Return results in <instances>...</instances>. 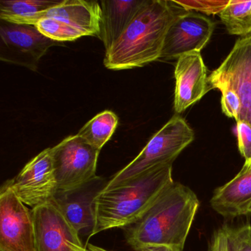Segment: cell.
<instances>
[{"instance_id":"cell-1","label":"cell","mask_w":251,"mask_h":251,"mask_svg":"<svg viewBox=\"0 0 251 251\" xmlns=\"http://www.w3.org/2000/svg\"><path fill=\"white\" fill-rule=\"evenodd\" d=\"M199 205L190 188L174 182L139 221L127 227V244L136 251L155 245L183 250Z\"/></svg>"},{"instance_id":"cell-2","label":"cell","mask_w":251,"mask_h":251,"mask_svg":"<svg viewBox=\"0 0 251 251\" xmlns=\"http://www.w3.org/2000/svg\"><path fill=\"white\" fill-rule=\"evenodd\" d=\"M174 182L173 163H170L124 184L102 189L94 200V227L89 236L135 224Z\"/></svg>"},{"instance_id":"cell-3","label":"cell","mask_w":251,"mask_h":251,"mask_svg":"<svg viewBox=\"0 0 251 251\" xmlns=\"http://www.w3.org/2000/svg\"><path fill=\"white\" fill-rule=\"evenodd\" d=\"M173 1L148 0L120 39L105 51L108 70L142 67L160 59L166 35L180 14Z\"/></svg>"},{"instance_id":"cell-4","label":"cell","mask_w":251,"mask_h":251,"mask_svg":"<svg viewBox=\"0 0 251 251\" xmlns=\"http://www.w3.org/2000/svg\"><path fill=\"white\" fill-rule=\"evenodd\" d=\"M195 139V133L184 119L175 114L147 144L139 155L106 183L104 190L124 184L149 170L174 162Z\"/></svg>"},{"instance_id":"cell-5","label":"cell","mask_w":251,"mask_h":251,"mask_svg":"<svg viewBox=\"0 0 251 251\" xmlns=\"http://www.w3.org/2000/svg\"><path fill=\"white\" fill-rule=\"evenodd\" d=\"M58 192L67 193L98 179L97 164L100 151L78 135H73L51 148Z\"/></svg>"},{"instance_id":"cell-6","label":"cell","mask_w":251,"mask_h":251,"mask_svg":"<svg viewBox=\"0 0 251 251\" xmlns=\"http://www.w3.org/2000/svg\"><path fill=\"white\" fill-rule=\"evenodd\" d=\"M208 83L211 89L231 90L237 95L242 105L239 120L251 126V34L236 41L226 59L210 75Z\"/></svg>"},{"instance_id":"cell-7","label":"cell","mask_w":251,"mask_h":251,"mask_svg":"<svg viewBox=\"0 0 251 251\" xmlns=\"http://www.w3.org/2000/svg\"><path fill=\"white\" fill-rule=\"evenodd\" d=\"M59 42L42 34L35 25H19L1 20L0 60L36 72L48 50Z\"/></svg>"},{"instance_id":"cell-8","label":"cell","mask_w":251,"mask_h":251,"mask_svg":"<svg viewBox=\"0 0 251 251\" xmlns=\"http://www.w3.org/2000/svg\"><path fill=\"white\" fill-rule=\"evenodd\" d=\"M0 251H35L31 211L7 180L0 189Z\"/></svg>"},{"instance_id":"cell-9","label":"cell","mask_w":251,"mask_h":251,"mask_svg":"<svg viewBox=\"0 0 251 251\" xmlns=\"http://www.w3.org/2000/svg\"><path fill=\"white\" fill-rule=\"evenodd\" d=\"M35 251H85L79 232L67 220L54 200L31 210Z\"/></svg>"},{"instance_id":"cell-10","label":"cell","mask_w":251,"mask_h":251,"mask_svg":"<svg viewBox=\"0 0 251 251\" xmlns=\"http://www.w3.org/2000/svg\"><path fill=\"white\" fill-rule=\"evenodd\" d=\"M10 181L13 190L25 205L33 208L50 202L58 192L51 148L32 158Z\"/></svg>"},{"instance_id":"cell-11","label":"cell","mask_w":251,"mask_h":251,"mask_svg":"<svg viewBox=\"0 0 251 251\" xmlns=\"http://www.w3.org/2000/svg\"><path fill=\"white\" fill-rule=\"evenodd\" d=\"M214 22L195 11L180 13L166 35L161 58L170 60L192 52H201L214 33Z\"/></svg>"},{"instance_id":"cell-12","label":"cell","mask_w":251,"mask_h":251,"mask_svg":"<svg viewBox=\"0 0 251 251\" xmlns=\"http://www.w3.org/2000/svg\"><path fill=\"white\" fill-rule=\"evenodd\" d=\"M174 75V110L176 114H180L211 90L206 67L201 52H189L179 57Z\"/></svg>"},{"instance_id":"cell-13","label":"cell","mask_w":251,"mask_h":251,"mask_svg":"<svg viewBox=\"0 0 251 251\" xmlns=\"http://www.w3.org/2000/svg\"><path fill=\"white\" fill-rule=\"evenodd\" d=\"M44 18H52L80 30L85 36L99 38L102 8L97 1L63 0L62 2L35 17L33 25Z\"/></svg>"},{"instance_id":"cell-14","label":"cell","mask_w":251,"mask_h":251,"mask_svg":"<svg viewBox=\"0 0 251 251\" xmlns=\"http://www.w3.org/2000/svg\"><path fill=\"white\" fill-rule=\"evenodd\" d=\"M210 205L226 218L251 214V170L239 172L230 181L217 188Z\"/></svg>"},{"instance_id":"cell-15","label":"cell","mask_w":251,"mask_h":251,"mask_svg":"<svg viewBox=\"0 0 251 251\" xmlns=\"http://www.w3.org/2000/svg\"><path fill=\"white\" fill-rule=\"evenodd\" d=\"M148 0L101 1L102 20L99 39L108 50L124 33Z\"/></svg>"},{"instance_id":"cell-16","label":"cell","mask_w":251,"mask_h":251,"mask_svg":"<svg viewBox=\"0 0 251 251\" xmlns=\"http://www.w3.org/2000/svg\"><path fill=\"white\" fill-rule=\"evenodd\" d=\"M94 181L67 193H56L53 198L67 220L79 233L89 228L91 233L93 229L94 200L102 191L92 192L91 186Z\"/></svg>"},{"instance_id":"cell-17","label":"cell","mask_w":251,"mask_h":251,"mask_svg":"<svg viewBox=\"0 0 251 251\" xmlns=\"http://www.w3.org/2000/svg\"><path fill=\"white\" fill-rule=\"evenodd\" d=\"M63 0H1L0 20L33 25L36 16L59 5Z\"/></svg>"},{"instance_id":"cell-18","label":"cell","mask_w":251,"mask_h":251,"mask_svg":"<svg viewBox=\"0 0 251 251\" xmlns=\"http://www.w3.org/2000/svg\"><path fill=\"white\" fill-rule=\"evenodd\" d=\"M208 251H251V225H223L213 233Z\"/></svg>"},{"instance_id":"cell-19","label":"cell","mask_w":251,"mask_h":251,"mask_svg":"<svg viewBox=\"0 0 251 251\" xmlns=\"http://www.w3.org/2000/svg\"><path fill=\"white\" fill-rule=\"evenodd\" d=\"M117 125L118 117L114 112L102 111L85 124L77 135L100 151L114 134Z\"/></svg>"},{"instance_id":"cell-20","label":"cell","mask_w":251,"mask_h":251,"mask_svg":"<svg viewBox=\"0 0 251 251\" xmlns=\"http://www.w3.org/2000/svg\"><path fill=\"white\" fill-rule=\"evenodd\" d=\"M219 16L229 34L242 37L251 34V0H230Z\"/></svg>"},{"instance_id":"cell-21","label":"cell","mask_w":251,"mask_h":251,"mask_svg":"<svg viewBox=\"0 0 251 251\" xmlns=\"http://www.w3.org/2000/svg\"><path fill=\"white\" fill-rule=\"evenodd\" d=\"M36 28L47 37L55 42H73L85 35L80 30L63 24L61 22L52 18H44L39 20Z\"/></svg>"},{"instance_id":"cell-22","label":"cell","mask_w":251,"mask_h":251,"mask_svg":"<svg viewBox=\"0 0 251 251\" xmlns=\"http://www.w3.org/2000/svg\"><path fill=\"white\" fill-rule=\"evenodd\" d=\"M179 8L186 11H195L205 15L220 14L228 5L230 0H214V1H173Z\"/></svg>"},{"instance_id":"cell-23","label":"cell","mask_w":251,"mask_h":251,"mask_svg":"<svg viewBox=\"0 0 251 251\" xmlns=\"http://www.w3.org/2000/svg\"><path fill=\"white\" fill-rule=\"evenodd\" d=\"M236 137L238 149L245 162L251 160V126L246 122H236Z\"/></svg>"},{"instance_id":"cell-24","label":"cell","mask_w":251,"mask_h":251,"mask_svg":"<svg viewBox=\"0 0 251 251\" xmlns=\"http://www.w3.org/2000/svg\"><path fill=\"white\" fill-rule=\"evenodd\" d=\"M221 93V107L223 114L228 118L239 121L242 108L239 97L231 90L223 91Z\"/></svg>"},{"instance_id":"cell-25","label":"cell","mask_w":251,"mask_h":251,"mask_svg":"<svg viewBox=\"0 0 251 251\" xmlns=\"http://www.w3.org/2000/svg\"><path fill=\"white\" fill-rule=\"evenodd\" d=\"M141 251H183V250L170 245H155L146 247Z\"/></svg>"},{"instance_id":"cell-26","label":"cell","mask_w":251,"mask_h":251,"mask_svg":"<svg viewBox=\"0 0 251 251\" xmlns=\"http://www.w3.org/2000/svg\"><path fill=\"white\" fill-rule=\"evenodd\" d=\"M85 251H109L108 250L104 249L100 247L96 246V245H92V244H87L85 246Z\"/></svg>"},{"instance_id":"cell-27","label":"cell","mask_w":251,"mask_h":251,"mask_svg":"<svg viewBox=\"0 0 251 251\" xmlns=\"http://www.w3.org/2000/svg\"></svg>"}]
</instances>
